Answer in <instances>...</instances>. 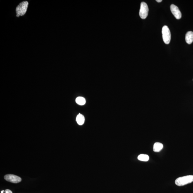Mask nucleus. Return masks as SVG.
I'll return each mask as SVG.
<instances>
[{"mask_svg":"<svg viewBox=\"0 0 193 193\" xmlns=\"http://www.w3.org/2000/svg\"><path fill=\"white\" fill-rule=\"evenodd\" d=\"M193 182V175H188L180 177L175 180V183L177 186H181Z\"/></svg>","mask_w":193,"mask_h":193,"instance_id":"nucleus-1","label":"nucleus"},{"mask_svg":"<svg viewBox=\"0 0 193 193\" xmlns=\"http://www.w3.org/2000/svg\"><path fill=\"white\" fill-rule=\"evenodd\" d=\"M28 2L27 1H24L20 3L16 8V16L19 17L23 16L26 13Z\"/></svg>","mask_w":193,"mask_h":193,"instance_id":"nucleus-2","label":"nucleus"},{"mask_svg":"<svg viewBox=\"0 0 193 193\" xmlns=\"http://www.w3.org/2000/svg\"><path fill=\"white\" fill-rule=\"evenodd\" d=\"M162 32L163 42L167 44H169L171 39V34L168 27L166 25L164 26L162 28Z\"/></svg>","mask_w":193,"mask_h":193,"instance_id":"nucleus-3","label":"nucleus"},{"mask_svg":"<svg viewBox=\"0 0 193 193\" xmlns=\"http://www.w3.org/2000/svg\"><path fill=\"white\" fill-rule=\"evenodd\" d=\"M149 9L147 5L145 2H142L141 4L139 15L141 18L145 19L148 16Z\"/></svg>","mask_w":193,"mask_h":193,"instance_id":"nucleus-4","label":"nucleus"},{"mask_svg":"<svg viewBox=\"0 0 193 193\" xmlns=\"http://www.w3.org/2000/svg\"><path fill=\"white\" fill-rule=\"evenodd\" d=\"M4 178L8 182L17 184L21 181L22 179L17 176L12 174H7L5 175Z\"/></svg>","mask_w":193,"mask_h":193,"instance_id":"nucleus-5","label":"nucleus"},{"mask_svg":"<svg viewBox=\"0 0 193 193\" xmlns=\"http://www.w3.org/2000/svg\"><path fill=\"white\" fill-rule=\"evenodd\" d=\"M171 11L172 14L177 20H180L181 18L182 15L178 7L174 4H171L170 6Z\"/></svg>","mask_w":193,"mask_h":193,"instance_id":"nucleus-6","label":"nucleus"},{"mask_svg":"<svg viewBox=\"0 0 193 193\" xmlns=\"http://www.w3.org/2000/svg\"><path fill=\"white\" fill-rule=\"evenodd\" d=\"M186 42L188 44H190L193 42V32L192 31L188 32L186 34Z\"/></svg>","mask_w":193,"mask_h":193,"instance_id":"nucleus-7","label":"nucleus"},{"mask_svg":"<svg viewBox=\"0 0 193 193\" xmlns=\"http://www.w3.org/2000/svg\"><path fill=\"white\" fill-rule=\"evenodd\" d=\"M163 148V145L161 143L156 142L153 145V150L155 152H159Z\"/></svg>","mask_w":193,"mask_h":193,"instance_id":"nucleus-8","label":"nucleus"},{"mask_svg":"<svg viewBox=\"0 0 193 193\" xmlns=\"http://www.w3.org/2000/svg\"><path fill=\"white\" fill-rule=\"evenodd\" d=\"M85 118L83 115L79 114L77 115L76 118V121L77 123L80 125H82L84 123Z\"/></svg>","mask_w":193,"mask_h":193,"instance_id":"nucleus-9","label":"nucleus"},{"mask_svg":"<svg viewBox=\"0 0 193 193\" xmlns=\"http://www.w3.org/2000/svg\"><path fill=\"white\" fill-rule=\"evenodd\" d=\"M138 159L141 161H147L149 160V157L147 155L141 154L138 157Z\"/></svg>","mask_w":193,"mask_h":193,"instance_id":"nucleus-10","label":"nucleus"},{"mask_svg":"<svg viewBox=\"0 0 193 193\" xmlns=\"http://www.w3.org/2000/svg\"><path fill=\"white\" fill-rule=\"evenodd\" d=\"M76 102L80 105H83L86 103V100L83 97L79 96L76 99Z\"/></svg>","mask_w":193,"mask_h":193,"instance_id":"nucleus-11","label":"nucleus"},{"mask_svg":"<svg viewBox=\"0 0 193 193\" xmlns=\"http://www.w3.org/2000/svg\"><path fill=\"white\" fill-rule=\"evenodd\" d=\"M5 191H6V192L5 193H12V191L9 189H6Z\"/></svg>","mask_w":193,"mask_h":193,"instance_id":"nucleus-12","label":"nucleus"},{"mask_svg":"<svg viewBox=\"0 0 193 193\" xmlns=\"http://www.w3.org/2000/svg\"><path fill=\"white\" fill-rule=\"evenodd\" d=\"M162 0H156V1H157L158 3L161 2L162 1Z\"/></svg>","mask_w":193,"mask_h":193,"instance_id":"nucleus-13","label":"nucleus"}]
</instances>
